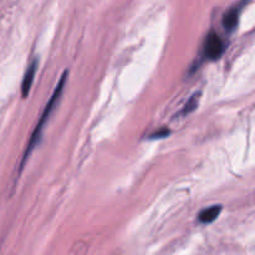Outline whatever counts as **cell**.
<instances>
[{"mask_svg":"<svg viewBox=\"0 0 255 255\" xmlns=\"http://www.w3.org/2000/svg\"><path fill=\"white\" fill-rule=\"evenodd\" d=\"M67 75H69V71H64L62 76L60 77L59 84H57V86H56V89H55L52 96L50 97L49 102H47L46 107H45L44 112H42L41 117H40L39 122H37L36 127H35L34 132H32L31 137H30V141L26 146V151H25L24 157H22L21 164H20V171L24 168L25 162L27 161V158H29V156L31 154V152L35 149V147L39 144L40 138H41V136H42V131H44V127L46 126V122L49 121L50 115H51V112L54 111V109L56 107L57 102H59L60 97H61L62 91H64V87H65V85H66V81H67Z\"/></svg>","mask_w":255,"mask_h":255,"instance_id":"1","label":"cell"},{"mask_svg":"<svg viewBox=\"0 0 255 255\" xmlns=\"http://www.w3.org/2000/svg\"><path fill=\"white\" fill-rule=\"evenodd\" d=\"M224 52V42L222 37L216 32H211L208 35L204 44V55L208 60H218Z\"/></svg>","mask_w":255,"mask_h":255,"instance_id":"2","label":"cell"},{"mask_svg":"<svg viewBox=\"0 0 255 255\" xmlns=\"http://www.w3.org/2000/svg\"><path fill=\"white\" fill-rule=\"evenodd\" d=\"M36 70H37V60L35 59L26 69V72H25L24 79H22V82H21V95L24 99H26V97L29 96V92L30 90H31L32 82H34V77L35 75H36Z\"/></svg>","mask_w":255,"mask_h":255,"instance_id":"3","label":"cell"},{"mask_svg":"<svg viewBox=\"0 0 255 255\" xmlns=\"http://www.w3.org/2000/svg\"><path fill=\"white\" fill-rule=\"evenodd\" d=\"M239 12H241L239 7H232L231 10H228L224 14L223 21H222L223 22L224 30H227L228 32H232L237 29L239 22Z\"/></svg>","mask_w":255,"mask_h":255,"instance_id":"4","label":"cell"},{"mask_svg":"<svg viewBox=\"0 0 255 255\" xmlns=\"http://www.w3.org/2000/svg\"><path fill=\"white\" fill-rule=\"evenodd\" d=\"M222 209L223 208H222L221 206H212V207H209V208L203 209V211H202L198 216L199 222L203 224L212 223V222H214L217 218H218L219 214H221V212H222Z\"/></svg>","mask_w":255,"mask_h":255,"instance_id":"5","label":"cell"},{"mask_svg":"<svg viewBox=\"0 0 255 255\" xmlns=\"http://www.w3.org/2000/svg\"><path fill=\"white\" fill-rule=\"evenodd\" d=\"M199 100H201V92H197V94L192 95L191 99H189L188 101L186 102V105H184L183 110L181 111V115H183V116H187V115H189L191 112H193L194 110L198 107Z\"/></svg>","mask_w":255,"mask_h":255,"instance_id":"6","label":"cell"},{"mask_svg":"<svg viewBox=\"0 0 255 255\" xmlns=\"http://www.w3.org/2000/svg\"><path fill=\"white\" fill-rule=\"evenodd\" d=\"M169 133H171V131H169L168 128H161L159 131L154 132V133H152L151 136H149V139H161V138H164V137H168Z\"/></svg>","mask_w":255,"mask_h":255,"instance_id":"7","label":"cell"}]
</instances>
